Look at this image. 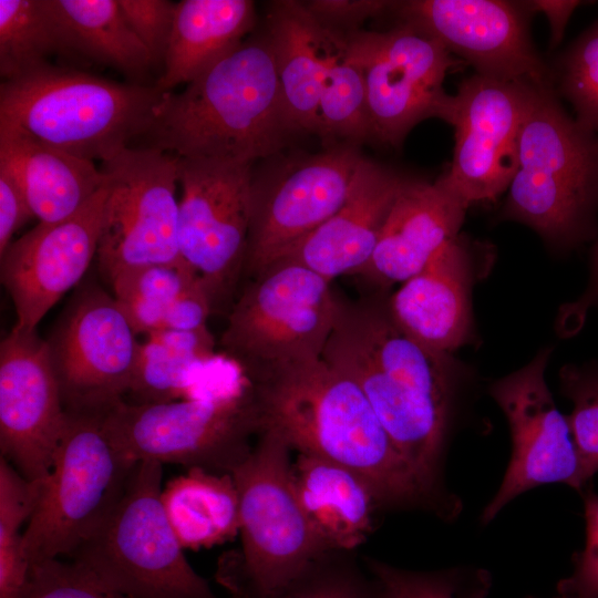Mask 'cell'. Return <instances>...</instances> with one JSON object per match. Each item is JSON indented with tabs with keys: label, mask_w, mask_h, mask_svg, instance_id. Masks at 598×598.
Segmentation results:
<instances>
[{
	"label": "cell",
	"mask_w": 598,
	"mask_h": 598,
	"mask_svg": "<svg viewBox=\"0 0 598 598\" xmlns=\"http://www.w3.org/2000/svg\"><path fill=\"white\" fill-rule=\"evenodd\" d=\"M321 359L360 388L425 489L456 514L458 502L441 484L453 396L447 355L405 333L375 293L340 298Z\"/></svg>",
	"instance_id": "1"
},
{
	"label": "cell",
	"mask_w": 598,
	"mask_h": 598,
	"mask_svg": "<svg viewBox=\"0 0 598 598\" xmlns=\"http://www.w3.org/2000/svg\"><path fill=\"white\" fill-rule=\"evenodd\" d=\"M252 383L260 432L272 431L292 451L358 472L384 509L424 508L450 516L400 454L360 388L321 358Z\"/></svg>",
	"instance_id": "2"
},
{
	"label": "cell",
	"mask_w": 598,
	"mask_h": 598,
	"mask_svg": "<svg viewBox=\"0 0 598 598\" xmlns=\"http://www.w3.org/2000/svg\"><path fill=\"white\" fill-rule=\"evenodd\" d=\"M297 134L265 32L247 37L179 93L166 92L144 135L181 158L251 164Z\"/></svg>",
	"instance_id": "3"
},
{
	"label": "cell",
	"mask_w": 598,
	"mask_h": 598,
	"mask_svg": "<svg viewBox=\"0 0 598 598\" xmlns=\"http://www.w3.org/2000/svg\"><path fill=\"white\" fill-rule=\"evenodd\" d=\"M597 210L598 134L566 112L553 86H532L504 217L568 249L595 237Z\"/></svg>",
	"instance_id": "4"
},
{
	"label": "cell",
	"mask_w": 598,
	"mask_h": 598,
	"mask_svg": "<svg viewBox=\"0 0 598 598\" xmlns=\"http://www.w3.org/2000/svg\"><path fill=\"white\" fill-rule=\"evenodd\" d=\"M166 92L45 64L0 85V127L102 163L144 136Z\"/></svg>",
	"instance_id": "5"
},
{
	"label": "cell",
	"mask_w": 598,
	"mask_h": 598,
	"mask_svg": "<svg viewBox=\"0 0 598 598\" xmlns=\"http://www.w3.org/2000/svg\"><path fill=\"white\" fill-rule=\"evenodd\" d=\"M291 451L281 436L264 430L231 472L239 496L241 548L227 555L217 571L230 598H264L330 551L299 503Z\"/></svg>",
	"instance_id": "6"
},
{
	"label": "cell",
	"mask_w": 598,
	"mask_h": 598,
	"mask_svg": "<svg viewBox=\"0 0 598 598\" xmlns=\"http://www.w3.org/2000/svg\"><path fill=\"white\" fill-rule=\"evenodd\" d=\"M162 480L161 463L138 462L105 518L68 558L128 598H219L185 557L162 505Z\"/></svg>",
	"instance_id": "7"
},
{
	"label": "cell",
	"mask_w": 598,
	"mask_h": 598,
	"mask_svg": "<svg viewBox=\"0 0 598 598\" xmlns=\"http://www.w3.org/2000/svg\"><path fill=\"white\" fill-rule=\"evenodd\" d=\"M331 282L293 261L272 264L235 299L220 338L221 352L251 382L320 359L340 305Z\"/></svg>",
	"instance_id": "8"
},
{
	"label": "cell",
	"mask_w": 598,
	"mask_h": 598,
	"mask_svg": "<svg viewBox=\"0 0 598 598\" xmlns=\"http://www.w3.org/2000/svg\"><path fill=\"white\" fill-rule=\"evenodd\" d=\"M53 464L23 532L30 565L69 557L105 518L137 464L116 447L104 413H68Z\"/></svg>",
	"instance_id": "9"
},
{
	"label": "cell",
	"mask_w": 598,
	"mask_h": 598,
	"mask_svg": "<svg viewBox=\"0 0 598 598\" xmlns=\"http://www.w3.org/2000/svg\"><path fill=\"white\" fill-rule=\"evenodd\" d=\"M106 430L133 464L152 461L230 473L250 454L260 422L254 383L219 400L136 404L121 401L104 413Z\"/></svg>",
	"instance_id": "10"
},
{
	"label": "cell",
	"mask_w": 598,
	"mask_h": 598,
	"mask_svg": "<svg viewBox=\"0 0 598 598\" xmlns=\"http://www.w3.org/2000/svg\"><path fill=\"white\" fill-rule=\"evenodd\" d=\"M177 159L151 146H128L102 163L109 190L96 256L109 283L138 268L184 260Z\"/></svg>",
	"instance_id": "11"
},
{
	"label": "cell",
	"mask_w": 598,
	"mask_h": 598,
	"mask_svg": "<svg viewBox=\"0 0 598 598\" xmlns=\"http://www.w3.org/2000/svg\"><path fill=\"white\" fill-rule=\"evenodd\" d=\"M251 164L177 159L178 246L213 313H228L243 278L251 218Z\"/></svg>",
	"instance_id": "12"
},
{
	"label": "cell",
	"mask_w": 598,
	"mask_h": 598,
	"mask_svg": "<svg viewBox=\"0 0 598 598\" xmlns=\"http://www.w3.org/2000/svg\"><path fill=\"white\" fill-rule=\"evenodd\" d=\"M348 55L361 70L371 137L399 147L420 122H447L453 94L444 89L458 61L410 24L347 34Z\"/></svg>",
	"instance_id": "13"
},
{
	"label": "cell",
	"mask_w": 598,
	"mask_h": 598,
	"mask_svg": "<svg viewBox=\"0 0 598 598\" xmlns=\"http://www.w3.org/2000/svg\"><path fill=\"white\" fill-rule=\"evenodd\" d=\"M364 156L338 144L254 174L243 278L259 276L332 217L347 200Z\"/></svg>",
	"instance_id": "14"
},
{
	"label": "cell",
	"mask_w": 598,
	"mask_h": 598,
	"mask_svg": "<svg viewBox=\"0 0 598 598\" xmlns=\"http://www.w3.org/2000/svg\"><path fill=\"white\" fill-rule=\"evenodd\" d=\"M550 354L551 348L542 349L489 386L507 420L512 453L497 492L482 512L484 525L529 489L560 483L582 493L589 482L568 419L557 409L545 380Z\"/></svg>",
	"instance_id": "15"
},
{
	"label": "cell",
	"mask_w": 598,
	"mask_h": 598,
	"mask_svg": "<svg viewBox=\"0 0 598 598\" xmlns=\"http://www.w3.org/2000/svg\"><path fill=\"white\" fill-rule=\"evenodd\" d=\"M114 296L81 288L47 341L68 413H105L125 401L141 342Z\"/></svg>",
	"instance_id": "16"
},
{
	"label": "cell",
	"mask_w": 598,
	"mask_h": 598,
	"mask_svg": "<svg viewBox=\"0 0 598 598\" xmlns=\"http://www.w3.org/2000/svg\"><path fill=\"white\" fill-rule=\"evenodd\" d=\"M402 23L439 41L475 73L534 86H553V73L530 39L522 2L503 0L392 1Z\"/></svg>",
	"instance_id": "17"
},
{
	"label": "cell",
	"mask_w": 598,
	"mask_h": 598,
	"mask_svg": "<svg viewBox=\"0 0 598 598\" xmlns=\"http://www.w3.org/2000/svg\"><path fill=\"white\" fill-rule=\"evenodd\" d=\"M534 85L480 74L463 80L452 99L450 168L441 176L468 205L507 192L518 166L519 133Z\"/></svg>",
	"instance_id": "18"
},
{
	"label": "cell",
	"mask_w": 598,
	"mask_h": 598,
	"mask_svg": "<svg viewBox=\"0 0 598 598\" xmlns=\"http://www.w3.org/2000/svg\"><path fill=\"white\" fill-rule=\"evenodd\" d=\"M47 341L12 328L0 343V450L22 476L44 481L68 423Z\"/></svg>",
	"instance_id": "19"
},
{
	"label": "cell",
	"mask_w": 598,
	"mask_h": 598,
	"mask_svg": "<svg viewBox=\"0 0 598 598\" xmlns=\"http://www.w3.org/2000/svg\"><path fill=\"white\" fill-rule=\"evenodd\" d=\"M107 182L72 216L38 223L12 241L1 259V281L14 306L13 329L33 332L47 312L74 287L97 255Z\"/></svg>",
	"instance_id": "20"
},
{
	"label": "cell",
	"mask_w": 598,
	"mask_h": 598,
	"mask_svg": "<svg viewBox=\"0 0 598 598\" xmlns=\"http://www.w3.org/2000/svg\"><path fill=\"white\" fill-rule=\"evenodd\" d=\"M409 181L364 157L342 207L277 261L300 264L330 281L340 276H359L371 260L389 214Z\"/></svg>",
	"instance_id": "21"
},
{
	"label": "cell",
	"mask_w": 598,
	"mask_h": 598,
	"mask_svg": "<svg viewBox=\"0 0 598 598\" xmlns=\"http://www.w3.org/2000/svg\"><path fill=\"white\" fill-rule=\"evenodd\" d=\"M475 270L473 245L458 234L388 299L393 319L430 350L461 348L471 337Z\"/></svg>",
	"instance_id": "22"
},
{
	"label": "cell",
	"mask_w": 598,
	"mask_h": 598,
	"mask_svg": "<svg viewBox=\"0 0 598 598\" xmlns=\"http://www.w3.org/2000/svg\"><path fill=\"white\" fill-rule=\"evenodd\" d=\"M468 207L442 176L433 183L410 178L359 276L382 290L403 283L460 234Z\"/></svg>",
	"instance_id": "23"
},
{
	"label": "cell",
	"mask_w": 598,
	"mask_h": 598,
	"mask_svg": "<svg viewBox=\"0 0 598 598\" xmlns=\"http://www.w3.org/2000/svg\"><path fill=\"white\" fill-rule=\"evenodd\" d=\"M287 115L298 133L320 136V103L331 60L347 35L322 24L300 1L268 6L264 30Z\"/></svg>",
	"instance_id": "24"
},
{
	"label": "cell",
	"mask_w": 598,
	"mask_h": 598,
	"mask_svg": "<svg viewBox=\"0 0 598 598\" xmlns=\"http://www.w3.org/2000/svg\"><path fill=\"white\" fill-rule=\"evenodd\" d=\"M292 480L303 513L327 550L355 551L384 509L373 486L339 463L298 453Z\"/></svg>",
	"instance_id": "25"
},
{
	"label": "cell",
	"mask_w": 598,
	"mask_h": 598,
	"mask_svg": "<svg viewBox=\"0 0 598 598\" xmlns=\"http://www.w3.org/2000/svg\"><path fill=\"white\" fill-rule=\"evenodd\" d=\"M0 163L17 178L40 223L72 216L105 183V174L93 161L1 127Z\"/></svg>",
	"instance_id": "26"
},
{
	"label": "cell",
	"mask_w": 598,
	"mask_h": 598,
	"mask_svg": "<svg viewBox=\"0 0 598 598\" xmlns=\"http://www.w3.org/2000/svg\"><path fill=\"white\" fill-rule=\"evenodd\" d=\"M255 24V3L250 0L177 2L164 70L155 85L163 92L186 85L237 48Z\"/></svg>",
	"instance_id": "27"
},
{
	"label": "cell",
	"mask_w": 598,
	"mask_h": 598,
	"mask_svg": "<svg viewBox=\"0 0 598 598\" xmlns=\"http://www.w3.org/2000/svg\"><path fill=\"white\" fill-rule=\"evenodd\" d=\"M161 499L184 549L209 548L240 532L239 496L230 473L188 468L163 486Z\"/></svg>",
	"instance_id": "28"
},
{
	"label": "cell",
	"mask_w": 598,
	"mask_h": 598,
	"mask_svg": "<svg viewBox=\"0 0 598 598\" xmlns=\"http://www.w3.org/2000/svg\"><path fill=\"white\" fill-rule=\"evenodd\" d=\"M64 53H75L130 75L145 74L155 61L126 22L118 0H45Z\"/></svg>",
	"instance_id": "29"
},
{
	"label": "cell",
	"mask_w": 598,
	"mask_h": 598,
	"mask_svg": "<svg viewBox=\"0 0 598 598\" xmlns=\"http://www.w3.org/2000/svg\"><path fill=\"white\" fill-rule=\"evenodd\" d=\"M215 353V340L207 327L148 333L140 346L127 402L185 400L196 368Z\"/></svg>",
	"instance_id": "30"
},
{
	"label": "cell",
	"mask_w": 598,
	"mask_h": 598,
	"mask_svg": "<svg viewBox=\"0 0 598 598\" xmlns=\"http://www.w3.org/2000/svg\"><path fill=\"white\" fill-rule=\"evenodd\" d=\"M64 53L54 18L45 0H0V73L11 80Z\"/></svg>",
	"instance_id": "31"
},
{
	"label": "cell",
	"mask_w": 598,
	"mask_h": 598,
	"mask_svg": "<svg viewBox=\"0 0 598 598\" xmlns=\"http://www.w3.org/2000/svg\"><path fill=\"white\" fill-rule=\"evenodd\" d=\"M199 281L196 270L182 260L135 269L110 285L135 332L148 334L163 329L174 302Z\"/></svg>",
	"instance_id": "32"
},
{
	"label": "cell",
	"mask_w": 598,
	"mask_h": 598,
	"mask_svg": "<svg viewBox=\"0 0 598 598\" xmlns=\"http://www.w3.org/2000/svg\"><path fill=\"white\" fill-rule=\"evenodd\" d=\"M43 481L31 482L0 460V598H23L30 563L23 550L22 524L32 516Z\"/></svg>",
	"instance_id": "33"
},
{
	"label": "cell",
	"mask_w": 598,
	"mask_h": 598,
	"mask_svg": "<svg viewBox=\"0 0 598 598\" xmlns=\"http://www.w3.org/2000/svg\"><path fill=\"white\" fill-rule=\"evenodd\" d=\"M264 598H385V595L355 551H329Z\"/></svg>",
	"instance_id": "34"
},
{
	"label": "cell",
	"mask_w": 598,
	"mask_h": 598,
	"mask_svg": "<svg viewBox=\"0 0 598 598\" xmlns=\"http://www.w3.org/2000/svg\"><path fill=\"white\" fill-rule=\"evenodd\" d=\"M559 93L571 105L575 118L598 134V22L564 53L557 66Z\"/></svg>",
	"instance_id": "35"
},
{
	"label": "cell",
	"mask_w": 598,
	"mask_h": 598,
	"mask_svg": "<svg viewBox=\"0 0 598 598\" xmlns=\"http://www.w3.org/2000/svg\"><path fill=\"white\" fill-rule=\"evenodd\" d=\"M560 383L565 396L573 404L567 419L590 481L598 472V361L564 367Z\"/></svg>",
	"instance_id": "36"
},
{
	"label": "cell",
	"mask_w": 598,
	"mask_h": 598,
	"mask_svg": "<svg viewBox=\"0 0 598 598\" xmlns=\"http://www.w3.org/2000/svg\"><path fill=\"white\" fill-rule=\"evenodd\" d=\"M23 598H128L97 581L86 570L61 558L30 566Z\"/></svg>",
	"instance_id": "37"
},
{
	"label": "cell",
	"mask_w": 598,
	"mask_h": 598,
	"mask_svg": "<svg viewBox=\"0 0 598 598\" xmlns=\"http://www.w3.org/2000/svg\"><path fill=\"white\" fill-rule=\"evenodd\" d=\"M381 584L385 598H463V575L457 569L419 571L364 558Z\"/></svg>",
	"instance_id": "38"
},
{
	"label": "cell",
	"mask_w": 598,
	"mask_h": 598,
	"mask_svg": "<svg viewBox=\"0 0 598 598\" xmlns=\"http://www.w3.org/2000/svg\"><path fill=\"white\" fill-rule=\"evenodd\" d=\"M121 11L155 63L164 61L173 30L176 3L168 0H118Z\"/></svg>",
	"instance_id": "39"
},
{
	"label": "cell",
	"mask_w": 598,
	"mask_h": 598,
	"mask_svg": "<svg viewBox=\"0 0 598 598\" xmlns=\"http://www.w3.org/2000/svg\"><path fill=\"white\" fill-rule=\"evenodd\" d=\"M585 544L574 558L571 574L557 586L558 592L598 595V494L582 492Z\"/></svg>",
	"instance_id": "40"
},
{
	"label": "cell",
	"mask_w": 598,
	"mask_h": 598,
	"mask_svg": "<svg viewBox=\"0 0 598 598\" xmlns=\"http://www.w3.org/2000/svg\"><path fill=\"white\" fill-rule=\"evenodd\" d=\"M303 4L322 24L347 35L359 31L367 19L389 12L392 1L311 0Z\"/></svg>",
	"instance_id": "41"
},
{
	"label": "cell",
	"mask_w": 598,
	"mask_h": 598,
	"mask_svg": "<svg viewBox=\"0 0 598 598\" xmlns=\"http://www.w3.org/2000/svg\"><path fill=\"white\" fill-rule=\"evenodd\" d=\"M34 217L27 197L11 171L0 163V257L13 235Z\"/></svg>",
	"instance_id": "42"
},
{
	"label": "cell",
	"mask_w": 598,
	"mask_h": 598,
	"mask_svg": "<svg viewBox=\"0 0 598 598\" xmlns=\"http://www.w3.org/2000/svg\"><path fill=\"white\" fill-rule=\"evenodd\" d=\"M598 307V237L594 245L589 275L584 291L577 299L566 303L558 313L559 324L570 333H577L584 326L588 313Z\"/></svg>",
	"instance_id": "43"
},
{
	"label": "cell",
	"mask_w": 598,
	"mask_h": 598,
	"mask_svg": "<svg viewBox=\"0 0 598 598\" xmlns=\"http://www.w3.org/2000/svg\"><path fill=\"white\" fill-rule=\"evenodd\" d=\"M577 0H533L522 1L528 13H543L549 24L550 47H557L564 37L567 23L574 11L581 4Z\"/></svg>",
	"instance_id": "44"
},
{
	"label": "cell",
	"mask_w": 598,
	"mask_h": 598,
	"mask_svg": "<svg viewBox=\"0 0 598 598\" xmlns=\"http://www.w3.org/2000/svg\"><path fill=\"white\" fill-rule=\"evenodd\" d=\"M554 598H598V595H577V594H566L558 592Z\"/></svg>",
	"instance_id": "45"
}]
</instances>
